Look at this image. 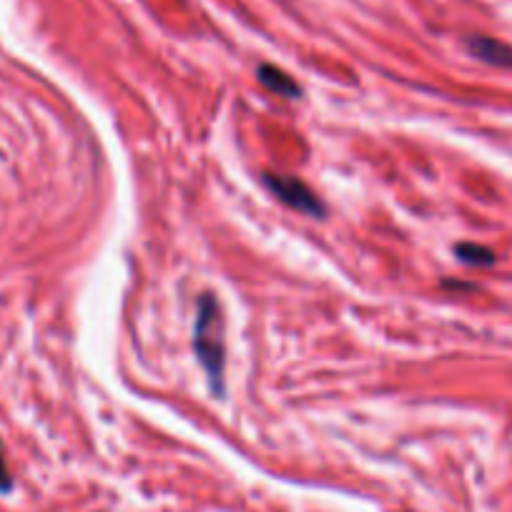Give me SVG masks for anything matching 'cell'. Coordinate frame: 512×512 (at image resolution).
Wrapping results in <instances>:
<instances>
[{
    "mask_svg": "<svg viewBox=\"0 0 512 512\" xmlns=\"http://www.w3.org/2000/svg\"><path fill=\"white\" fill-rule=\"evenodd\" d=\"M226 332L221 304L214 294H201L196 304L194 352L209 377V387L216 397L224 395V364H226Z\"/></svg>",
    "mask_w": 512,
    "mask_h": 512,
    "instance_id": "1",
    "label": "cell"
},
{
    "mask_svg": "<svg viewBox=\"0 0 512 512\" xmlns=\"http://www.w3.org/2000/svg\"><path fill=\"white\" fill-rule=\"evenodd\" d=\"M264 184H267V189L272 191L279 201H284V204L292 206V209L302 211V214L307 216L324 214L322 201L317 199V194H314L304 181L284 174H264Z\"/></svg>",
    "mask_w": 512,
    "mask_h": 512,
    "instance_id": "2",
    "label": "cell"
},
{
    "mask_svg": "<svg viewBox=\"0 0 512 512\" xmlns=\"http://www.w3.org/2000/svg\"><path fill=\"white\" fill-rule=\"evenodd\" d=\"M467 51H470L477 61L487 63V66L512 68V46L497 41V38L470 36L467 38Z\"/></svg>",
    "mask_w": 512,
    "mask_h": 512,
    "instance_id": "3",
    "label": "cell"
},
{
    "mask_svg": "<svg viewBox=\"0 0 512 512\" xmlns=\"http://www.w3.org/2000/svg\"><path fill=\"white\" fill-rule=\"evenodd\" d=\"M256 78L262 81V86H267L269 91L277 93V96L299 98V93H302V88H299V83L294 81L292 76H287L282 68L269 66V63L259 66V71H256Z\"/></svg>",
    "mask_w": 512,
    "mask_h": 512,
    "instance_id": "4",
    "label": "cell"
},
{
    "mask_svg": "<svg viewBox=\"0 0 512 512\" xmlns=\"http://www.w3.org/2000/svg\"><path fill=\"white\" fill-rule=\"evenodd\" d=\"M455 254L462 264H470V267H490V264H495V251L482 244H472V241L457 244Z\"/></svg>",
    "mask_w": 512,
    "mask_h": 512,
    "instance_id": "5",
    "label": "cell"
},
{
    "mask_svg": "<svg viewBox=\"0 0 512 512\" xmlns=\"http://www.w3.org/2000/svg\"><path fill=\"white\" fill-rule=\"evenodd\" d=\"M13 480H11V472L6 467V457H3V445H0V492H11Z\"/></svg>",
    "mask_w": 512,
    "mask_h": 512,
    "instance_id": "6",
    "label": "cell"
}]
</instances>
